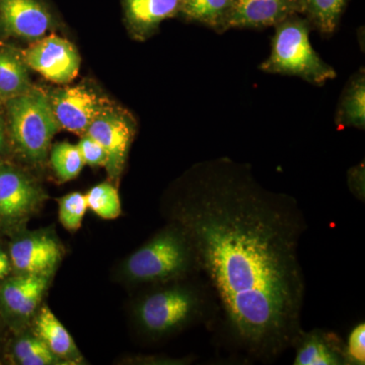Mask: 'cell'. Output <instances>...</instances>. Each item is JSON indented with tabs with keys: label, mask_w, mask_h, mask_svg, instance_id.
Masks as SVG:
<instances>
[{
	"label": "cell",
	"mask_w": 365,
	"mask_h": 365,
	"mask_svg": "<svg viewBox=\"0 0 365 365\" xmlns=\"http://www.w3.org/2000/svg\"><path fill=\"white\" fill-rule=\"evenodd\" d=\"M215 292L216 340L247 362L270 364L304 330L306 216L294 197L265 188L248 163H198L172 206Z\"/></svg>",
	"instance_id": "1"
},
{
	"label": "cell",
	"mask_w": 365,
	"mask_h": 365,
	"mask_svg": "<svg viewBox=\"0 0 365 365\" xmlns=\"http://www.w3.org/2000/svg\"><path fill=\"white\" fill-rule=\"evenodd\" d=\"M153 287L135 306L137 326L144 335L158 339L199 324L215 329L220 306L206 278L197 274Z\"/></svg>",
	"instance_id": "2"
},
{
	"label": "cell",
	"mask_w": 365,
	"mask_h": 365,
	"mask_svg": "<svg viewBox=\"0 0 365 365\" xmlns=\"http://www.w3.org/2000/svg\"><path fill=\"white\" fill-rule=\"evenodd\" d=\"M124 272L137 284H160L201 274L188 232L174 220L127 259Z\"/></svg>",
	"instance_id": "3"
},
{
	"label": "cell",
	"mask_w": 365,
	"mask_h": 365,
	"mask_svg": "<svg viewBox=\"0 0 365 365\" xmlns=\"http://www.w3.org/2000/svg\"><path fill=\"white\" fill-rule=\"evenodd\" d=\"M271 53L259 66L262 71L297 76L314 86H324L337 78V72L314 51L309 41L313 30L302 14H292L274 26Z\"/></svg>",
	"instance_id": "4"
},
{
	"label": "cell",
	"mask_w": 365,
	"mask_h": 365,
	"mask_svg": "<svg viewBox=\"0 0 365 365\" xmlns=\"http://www.w3.org/2000/svg\"><path fill=\"white\" fill-rule=\"evenodd\" d=\"M11 135L19 150L32 162L47 157L53 137L60 128L44 91L31 88L6 100Z\"/></svg>",
	"instance_id": "5"
},
{
	"label": "cell",
	"mask_w": 365,
	"mask_h": 365,
	"mask_svg": "<svg viewBox=\"0 0 365 365\" xmlns=\"http://www.w3.org/2000/svg\"><path fill=\"white\" fill-rule=\"evenodd\" d=\"M23 59L41 76L53 83H68L78 76L81 57L69 41L49 36L36 41L24 52Z\"/></svg>",
	"instance_id": "6"
},
{
	"label": "cell",
	"mask_w": 365,
	"mask_h": 365,
	"mask_svg": "<svg viewBox=\"0 0 365 365\" xmlns=\"http://www.w3.org/2000/svg\"><path fill=\"white\" fill-rule=\"evenodd\" d=\"M85 134L103 146L108 155V173L113 179H117L124 169L134 136V122L131 118L108 106L91 122Z\"/></svg>",
	"instance_id": "7"
},
{
	"label": "cell",
	"mask_w": 365,
	"mask_h": 365,
	"mask_svg": "<svg viewBox=\"0 0 365 365\" xmlns=\"http://www.w3.org/2000/svg\"><path fill=\"white\" fill-rule=\"evenodd\" d=\"M53 115L60 128L85 134L91 122L108 107L85 86H67L48 95Z\"/></svg>",
	"instance_id": "8"
},
{
	"label": "cell",
	"mask_w": 365,
	"mask_h": 365,
	"mask_svg": "<svg viewBox=\"0 0 365 365\" xmlns=\"http://www.w3.org/2000/svg\"><path fill=\"white\" fill-rule=\"evenodd\" d=\"M55 26L45 0H0V29L21 39L37 41Z\"/></svg>",
	"instance_id": "9"
},
{
	"label": "cell",
	"mask_w": 365,
	"mask_h": 365,
	"mask_svg": "<svg viewBox=\"0 0 365 365\" xmlns=\"http://www.w3.org/2000/svg\"><path fill=\"white\" fill-rule=\"evenodd\" d=\"M302 13V0H232L227 31L270 28L292 14Z\"/></svg>",
	"instance_id": "10"
},
{
	"label": "cell",
	"mask_w": 365,
	"mask_h": 365,
	"mask_svg": "<svg viewBox=\"0 0 365 365\" xmlns=\"http://www.w3.org/2000/svg\"><path fill=\"white\" fill-rule=\"evenodd\" d=\"M61 257L59 244L47 235H26L11 245V260L23 274L49 276Z\"/></svg>",
	"instance_id": "11"
},
{
	"label": "cell",
	"mask_w": 365,
	"mask_h": 365,
	"mask_svg": "<svg viewBox=\"0 0 365 365\" xmlns=\"http://www.w3.org/2000/svg\"><path fill=\"white\" fill-rule=\"evenodd\" d=\"M42 192L36 182L11 165H0V216L18 218L37 207Z\"/></svg>",
	"instance_id": "12"
},
{
	"label": "cell",
	"mask_w": 365,
	"mask_h": 365,
	"mask_svg": "<svg viewBox=\"0 0 365 365\" xmlns=\"http://www.w3.org/2000/svg\"><path fill=\"white\" fill-rule=\"evenodd\" d=\"M292 348L295 351L294 365H346L345 342L333 331L302 330Z\"/></svg>",
	"instance_id": "13"
},
{
	"label": "cell",
	"mask_w": 365,
	"mask_h": 365,
	"mask_svg": "<svg viewBox=\"0 0 365 365\" xmlns=\"http://www.w3.org/2000/svg\"><path fill=\"white\" fill-rule=\"evenodd\" d=\"M125 21L129 31L139 40L157 32L163 21L177 18L181 0H121Z\"/></svg>",
	"instance_id": "14"
},
{
	"label": "cell",
	"mask_w": 365,
	"mask_h": 365,
	"mask_svg": "<svg viewBox=\"0 0 365 365\" xmlns=\"http://www.w3.org/2000/svg\"><path fill=\"white\" fill-rule=\"evenodd\" d=\"M48 284V276L23 274L4 285L1 299L11 313L28 317L35 311Z\"/></svg>",
	"instance_id": "15"
},
{
	"label": "cell",
	"mask_w": 365,
	"mask_h": 365,
	"mask_svg": "<svg viewBox=\"0 0 365 365\" xmlns=\"http://www.w3.org/2000/svg\"><path fill=\"white\" fill-rule=\"evenodd\" d=\"M336 126L339 129L347 127L364 130L365 127V73L360 68L352 76L341 95L337 112Z\"/></svg>",
	"instance_id": "16"
},
{
	"label": "cell",
	"mask_w": 365,
	"mask_h": 365,
	"mask_svg": "<svg viewBox=\"0 0 365 365\" xmlns=\"http://www.w3.org/2000/svg\"><path fill=\"white\" fill-rule=\"evenodd\" d=\"M232 6V0H181L179 16L223 34L227 31Z\"/></svg>",
	"instance_id": "17"
},
{
	"label": "cell",
	"mask_w": 365,
	"mask_h": 365,
	"mask_svg": "<svg viewBox=\"0 0 365 365\" xmlns=\"http://www.w3.org/2000/svg\"><path fill=\"white\" fill-rule=\"evenodd\" d=\"M36 331L38 337L56 357L69 359L78 356V351L71 334L47 307L40 311L36 321Z\"/></svg>",
	"instance_id": "18"
},
{
	"label": "cell",
	"mask_w": 365,
	"mask_h": 365,
	"mask_svg": "<svg viewBox=\"0 0 365 365\" xmlns=\"http://www.w3.org/2000/svg\"><path fill=\"white\" fill-rule=\"evenodd\" d=\"M348 0H302V13L313 30L330 37L337 31Z\"/></svg>",
	"instance_id": "19"
},
{
	"label": "cell",
	"mask_w": 365,
	"mask_h": 365,
	"mask_svg": "<svg viewBox=\"0 0 365 365\" xmlns=\"http://www.w3.org/2000/svg\"><path fill=\"white\" fill-rule=\"evenodd\" d=\"M32 88L23 57L13 50L0 48V97L9 98Z\"/></svg>",
	"instance_id": "20"
},
{
	"label": "cell",
	"mask_w": 365,
	"mask_h": 365,
	"mask_svg": "<svg viewBox=\"0 0 365 365\" xmlns=\"http://www.w3.org/2000/svg\"><path fill=\"white\" fill-rule=\"evenodd\" d=\"M53 169L61 181L76 179L85 167L78 145L68 143L55 144L51 150Z\"/></svg>",
	"instance_id": "21"
},
{
	"label": "cell",
	"mask_w": 365,
	"mask_h": 365,
	"mask_svg": "<svg viewBox=\"0 0 365 365\" xmlns=\"http://www.w3.org/2000/svg\"><path fill=\"white\" fill-rule=\"evenodd\" d=\"M88 208L105 220H114L121 215V202L117 189L110 182L93 187L86 194Z\"/></svg>",
	"instance_id": "22"
},
{
	"label": "cell",
	"mask_w": 365,
	"mask_h": 365,
	"mask_svg": "<svg viewBox=\"0 0 365 365\" xmlns=\"http://www.w3.org/2000/svg\"><path fill=\"white\" fill-rule=\"evenodd\" d=\"M16 359L24 365H48L56 361V355L40 338H26L14 347Z\"/></svg>",
	"instance_id": "23"
},
{
	"label": "cell",
	"mask_w": 365,
	"mask_h": 365,
	"mask_svg": "<svg viewBox=\"0 0 365 365\" xmlns=\"http://www.w3.org/2000/svg\"><path fill=\"white\" fill-rule=\"evenodd\" d=\"M88 209L86 196L78 192L59 199V220L66 230H78L81 227Z\"/></svg>",
	"instance_id": "24"
},
{
	"label": "cell",
	"mask_w": 365,
	"mask_h": 365,
	"mask_svg": "<svg viewBox=\"0 0 365 365\" xmlns=\"http://www.w3.org/2000/svg\"><path fill=\"white\" fill-rule=\"evenodd\" d=\"M365 325L357 324L348 335L345 342L346 365H364L365 364Z\"/></svg>",
	"instance_id": "25"
},
{
	"label": "cell",
	"mask_w": 365,
	"mask_h": 365,
	"mask_svg": "<svg viewBox=\"0 0 365 365\" xmlns=\"http://www.w3.org/2000/svg\"><path fill=\"white\" fill-rule=\"evenodd\" d=\"M78 148L85 165H91V167H98V165H105L106 167L107 165V153L93 137L85 134L81 137Z\"/></svg>",
	"instance_id": "26"
},
{
	"label": "cell",
	"mask_w": 365,
	"mask_h": 365,
	"mask_svg": "<svg viewBox=\"0 0 365 365\" xmlns=\"http://www.w3.org/2000/svg\"><path fill=\"white\" fill-rule=\"evenodd\" d=\"M348 182L351 192L360 200H364V165L352 168L348 173Z\"/></svg>",
	"instance_id": "27"
},
{
	"label": "cell",
	"mask_w": 365,
	"mask_h": 365,
	"mask_svg": "<svg viewBox=\"0 0 365 365\" xmlns=\"http://www.w3.org/2000/svg\"><path fill=\"white\" fill-rule=\"evenodd\" d=\"M9 269H11V263H9V258L4 252L0 251V279L7 276Z\"/></svg>",
	"instance_id": "28"
},
{
	"label": "cell",
	"mask_w": 365,
	"mask_h": 365,
	"mask_svg": "<svg viewBox=\"0 0 365 365\" xmlns=\"http://www.w3.org/2000/svg\"><path fill=\"white\" fill-rule=\"evenodd\" d=\"M4 143V123L1 116H0V150H1L2 146Z\"/></svg>",
	"instance_id": "29"
}]
</instances>
